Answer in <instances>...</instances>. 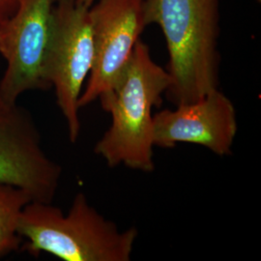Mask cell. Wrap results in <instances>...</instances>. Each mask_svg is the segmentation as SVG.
<instances>
[{"label": "cell", "mask_w": 261, "mask_h": 261, "mask_svg": "<svg viewBox=\"0 0 261 261\" xmlns=\"http://www.w3.org/2000/svg\"><path fill=\"white\" fill-rule=\"evenodd\" d=\"M171 77L154 62L148 46L139 40L112 89L99 98L112 124L95 145L94 152L114 168L152 172L153 109L162 103Z\"/></svg>", "instance_id": "6da1fadb"}, {"label": "cell", "mask_w": 261, "mask_h": 261, "mask_svg": "<svg viewBox=\"0 0 261 261\" xmlns=\"http://www.w3.org/2000/svg\"><path fill=\"white\" fill-rule=\"evenodd\" d=\"M144 20L167 42L170 103H194L219 89V0H145Z\"/></svg>", "instance_id": "7a4b0ae2"}, {"label": "cell", "mask_w": 261, "mask_h": 261, "mask_svg": "<svg viewBox=\"0 0 261 261\" xmlns=\"http://www.w3.org/2000/svg\"><path fill=\"white\" fill-rule=\"evenodd\" d=\"M18 232L32 254L47 252L64 261H129L138 229L121 230L76 194L67 214L47 202L31 201L19 216Z\"/></svg>", "instance_id": "3957f363"}, {"label": "cell", "mask_w": 261, "mask_h": 261, "mask_svg": "<svg viewBox=\"0 0 261 261\" xmlns=\"http://www.w3.org/2000/svg\"><path fill=\"white\" fill-rule=\"evenodd\" d=\"M95 57L89 7L76 0H55L46 75L56 89L57 105L75 142L81 134L79 100L91 72Z\"/></svg>", "instance_id": "277c9868"}, {"label": "cell", "mask_w": 261, "mask_h": 261, "mask_svg": "<svg viewBox=\"0 0 261 261\" xmlns=\"http://www.w3.org/2000/svg\"><path fill=\"white\" fill-rule=\"evenodd\" d=\"M55 0H18L17 8L0 22V54L7 68L0 94L12 103L29 90L50 87L46 75Z\"/></svg>", "instance_id": "5b68a950"}, {"label": "cell", "mask_w": 261, "mask_h": 261, "mask_svg": "<svg viewBox=\"0 0 261 261\" xmlns=\"http://www.w3.org/2000/svg\"><path fill=\"white\" fill-rule=\"evenodd\" d=\"M61 173L43 149L31 115L0 94V183L24 190L33 201L50 203Z\"/></svg>", "instance_id": "8992f818"}, {"label": "cell", "mask_w": 261, "mask_h": 261, "mask_svg": "<svg viewBox=\"0 0 261 261\" xmlns=\"http://www.w3.org/2000/svg\"><path fill=\"white\" fill-rule=\"evenodd\" d=\"M144 4L145 0H96L89 7L95 57L80 108L112 89L146 27Z\"/></svg>", "instance_id": "52a82bcc"}, {"label": "cell", "mask_w": 261, "mask_h": 261, "mask_svg": "<svg viewBox=\"0 0 261 261\" xmlns=\"http://www.w3.org/2000/svg\"><path fill=\"white\" fill-rule=\"evenodd\" d=\"M175 108L154 114V146L173 148L177 143H192L221 157L231 154L238 130L237 116L233 103L220 89Z\"/></svg>", "instance_id": "ba28073f"}, {"label": "cell", "mask_w": 261, "mask_h": 261, "mask_svg": "<svg viewBox=\"0 0 261 261\" xmlns=\"http://www.w3.org/2000/svg\"><path fill=\"white\" fill-rule=\"evenodd\" d=\"M31 201V196L24 190L0 183V257L19 248V216Z\"/></svg>", "instance_id": "9c48e42d"}, {"label": "cell", "mask_w": 261, "mask_h": 261, "mask_svg": "<svg viewBox=\"0 0 261 261\" xmlns=\"http://www.w3.org/2000/svg\"><path fill=\"white\" fill-rule=\"evenodd\" d=\"M17 5L18 0H0V22L14 13Z\"/></svg>", "instance_id": "30bf717a"}, {"label": "cell", "mask_w": 261, "mask_h": 261, "mask_svg": "<svg viewBox=\"0 0 261 261\" xmlns=\"http://www.w3.org/2000/svg\"><path fill=\"white\" fill-rule=\"evenodd\" d=\"M76 1L80 2V3H82L83 5L86 6V7H91L92 4H93L96 0H76Z\"/></svg>", "instance_id": "8fae6325"}, {"label": "cell", "mask_w": 261, "mask_h": 261, "mask_svg": "<svg viewBox=\"0 0 261 261\" xmlns=\"http://www.w3.org/2000/svg\"><path fill=\"white\" fill-rule=\"evenodd\" d=\"M256 1H258V2H260V0H256Z\"/></svg>", "instance_id": "7c38bea8"}]
</instances>
